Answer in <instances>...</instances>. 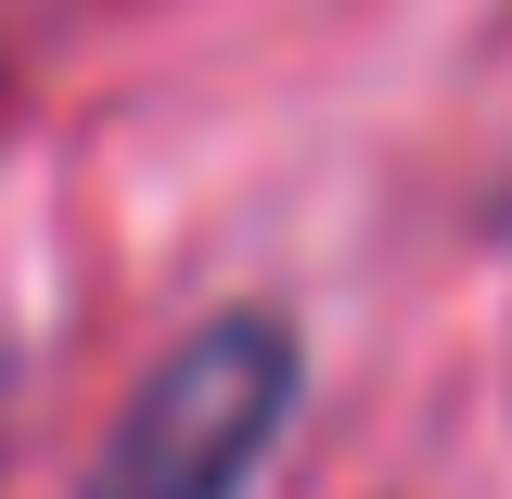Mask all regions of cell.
I'll use <instances>...</instances> for the list:
<instances>
[{"instance_id":"obj_1","label":"cell","mask_w":512,"mask_h":499,"mask_svg":"<svg viewBox=\"0 0 512 499\" xmlns=\"http://www.w3.org/2000/svg\"><path fill=\"white\" fill-rule=\"evenodd\" d=\"M282 410H295V320L218 308L141 372L77 499H231L256 474V448L282 436Z\"/></svg>"}]
</instances>
